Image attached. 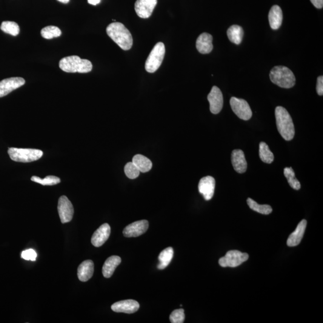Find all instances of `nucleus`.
Listing matches in <instances>:
<instances>
[{
    "label": "nucleus",
    "instance_id": "f257e3e1",
    "mask_svg": "<svg viewBox=\"0 0 323 323\" xmlns=\"http://www.w3.org/2000/svg\"><path fill=\"white\" fill-rule=\"evenodd\" d=\"M107 35L115 42L122 49L129 50L132 48L133 38L125 25L121 22L111 23L106 29Z\"/></svg>",
    "mask_w": 323,
    "mask_h": 323
},
{
    "label": "nucleus",
    "instance_id": "f03ea898",
    "mask_svg": "<svg viewBox=\"0 0 323 323\" xmlns=\"http://www.w3.org/2000/svg\"><path fill=\"white\" fill-rule=\"evenodd\" d=\"M277 127L280 135L286 141L293 139L295 134L292 118L285 108L278 106L276 108Z\"/></svg>",
    "mask_w": 323,
    "mask_h": 323
},
{
    "label": "nucleus",
    "instance_id": "7ed1b4c3",
    "mask_svg": "<svg viewBox=\"0 0 323 323\" xmlns=\"http://www.w3.org/2000/svg\"><path fill=\"white\" fill-rule=\"evenodd\" d=\"M59 66L66 73H88L92 70V64L90 61L74 55L65 57L60 60Z\"/></svg>",
    "mask_w": 323,
    "mask_h": 323
},
{
    "label": "nucleus",
    "instance_id": "20e7f679",
    "mask_svg": "<svg viewBox=\"0 0 323 323\" xmlns=\"http://www.w3.org/2000/svg\"><path fill=\"white\" fill-rule=\"evenodd\" d=\"M270 77L274 84L282 88L289 89L296 84V77L292 71L282 65L274 67L270 71Z\"/></svg>",
    "mask_w": 323,
    "mask_h": 323
},
{
    "label": "nucleus",
    "instance_id": "39448f33",
    "mask_svg": "<svg viewBox=\"0 0 323 323\" xmlns=\"http://www.w3.org/2000/svg\"><path fill=\"white\" fill-rule=\"evenodd\" d=\"M8 154L13 161L28 163L41 159L44 152L41 150L32 149V148L11 147L8 148Z\"/></svg>",
    "mask_w": 323,
    "mask_h": 323
},
{
    "label": "nucleus",
    "instance_id": "423d86ee",
    "mask_svg": "<svg viewBox=\"0 0 323 323\" xmlns=\"http://www.w3.org/2000/svg\"><path fill=\"white\" fill-rule=\"evenodd\" d=\"M165 55V45L162 42H159L151 51L150 55L145 62V68L148 73L156 72L161 67L164 61Z\"/></svg>",
    "mask_w": 323,
    "mask_h": 323
},
{
    "label": "nucleus",
    "instance_id": "0eeeda50",
    "mask_svg": "<svg viewBox=\"0 0 323 323\" xmlns=\"http://www.w3.org/2000/svg\"><path fill=\"white\" fill-rule=\"evenodd\" d=\"M248 258L249 256L247 253L238 250H231L219 259V264L223 268H236L247 261Z\"/></svg>",
    "mask_w": 323,
    "mask_h": 323
},
{
    "label": "nucleus",
    "instance_id": "6e6552de",
    "mask_svg": "<svg viewBox=\"0 0 323 323\" xmlns=\"http://www.w3.org/2000/svg\"><path fill=\"white\" fill-rule=\"evenodd\" d=\"M230 104L234 113L239 119L248 121L252 117V111L251 110L249 104L245 100L237 98L236 97H231L230 100Z\"/></svg>",
    "mask_w": 323,
    "mask_h": 323
},
{
    "label": "nucleus",
    "instance_id": "1a4fd4ad",
    "mask_svg": "<svg viewBox=\"0 0 323 323\" xmlns=\"http://www.w3.org/2000/svg\"><path fill=\"white\" fill-rule=\"evenodd\" d=\"M58 211L62 224H67L73 219L74 212L73 206L66 196L60 197Z\"/></svg>",
    "mask_w": 323,
    "mask_h": 323
},
{
    "label": "nucleus",
    "instance_id": "9d476101",
    "mask_svg": "<svg viewBox=\"0 0 323 323\" xmlns=\"http://www.w3.org/2000/svg\"><path fill=\"white\" fill-rule=\"evenodd\" d=\"M207 99L210 102L211 112L214 114H219L224 106V96L218 87L214 86L208 94Z\"/></svg>",
    "mask_w": 323,
    "mask_h": 323
},
{
    "label": "nucleus",
    "instance_id": "9b49d317",
    "mask_svg": "<svg viewBox=\"0 0 323 323\" xmlns=\"http://www.w3.org/2000/svg\"><path fill=\"white\" fill-rule=\"evenodd\" d=\"M25 84V81L22 77H11L2 80L0 82V98L7 95Z\"/></svg>",
    "mask_w": 323,
    "mask_h": 323
},
{
    "label": "nucleus",
    "instance_id": "f8f14e48",
    "mask_svg": "<svg viewBox=\"0 0 323 323\" xmlns=\"http://www.w3.org/2000/svg\"><path fill=\"white\" fill-rule=\"evenodd\" d=\"M157 3L158 0H137L135 3L137 15L142 19L150 18Z\"/></svg>",
    "mask_w": 323,
    "mask_h": 323
},
{
    "label": "nucleus",
    "instance_id": "ddd939ff",
    "mask_svg": "<svg viewBox=\"0 0 323 323\" xmlns=\"http://www.w3.org/2000/svg\"><path fill=\"white\" fill-rule=\"evenodd\" d=\"M215 186L216 181L213 177L207 176L200 180L198 185L199 191L204 196L206 201H210L212 199Z\"/></svg>",
    "mask_w": 323,
    "mask_h": 323
},
{
    "label": "nucleus",
    "instance_id": "4468645a",
    "mask_svg": "<svg viewBox=\"0 0 323 323\" xmlns=\"http://www.w3.org/2000/svg\"><path fill=\"white\" fill-rule=\"evenodd\" d=\"M148 228V221L146 220H142L128 225L123 231V233L127 238L137 237L144 234L147 231Z\"/></svg>",
    "mask_w": 323,
    "mask_h": 323
},
{
    "label": "nucleus",
    "instance_id": "2eb2a0df",
    "mask_svg": "<svg viewBox=\"0 0 323 323\" xmlns=\"http://www.w3.org/2000/svg\"><path fill=\"white\" fill-rule=\"evenodd\" d=\"M139 308L138 302L132 299L117 302L111 305V310L115 313L133 314L137 312Z\"/></svg>",
    "mask_w": 323,
    "mask_h": 323
},
{
    "label": "nucleus",
    "instance_id": "dca6fc26",
    "mask_svg": "<svg viewBox=\"0 0 323 323\" xmlns=\"http://www.w3.org/2000/svg\"><path fill=\"white\" fill-rule=\"evenodd\" d=\"M111 228L107 224H103L93 234L91 242L93 246L99 247L107 241L110 235Z\"/></svg>",
    "mask_w": 323,
    "mask_h": 323
},
{
    "label": "nucleus",
    "instance_id": "f3484780",
    "mask_svg": "<svg viewBox=\"0 0 323 323\" xmlns=\"http://www.w3.org/2000/svg\"><path fill=\"white\" fill-rule=\"evenodd\" d=\"M231 161L233 169L237 173L242 174L246 172L247 163L242 150H234L231 154Z\"/></svg>",
    "mask_w": 323,
    "mask_h": 323
},
{
    "label": "nucleus",
    "instance_id": "a211bd4d",
    "mask_svg": "<svg viewBox=\"0 0 323 323\" xmlns=\"http://www.w3.org/2000/svg\"><path fill=\"white\" fill-rule=\"evenodd\" d=\"M213 36L211 34L204 33L196 40V47L199 53L208 54L213 49Z\"/></svg>",
    "mask_w": 323,
    "mask_h": 323
},
{
    "label": "nucleus",
    "instance_id": "6ab92c4d",
    "mask_svg": "<svg viewBox=\"0 0 323 323\" xmlns=\"http://www.w3.org/2000/svg\"><path fill=\"white\" fill-rule=\"evenodd\" d=\"M307 222L306 220H302L297 227L296 230L288 236L287 244L288 247H295L301 243L303 236H304Z\"/></svg>",
    "mask_w": 323,
    "mask_h": 323
},
{
    "label": "nucleus",
    "instance_id": "aec40b11",
    "mask_svg": "<svg viewBox=\"0 0 323 323\" xmlns=\"http://www.w3.org/2000/svg\"><path fill=\"white\" fill-rule=\"evenodd\" d=\"M94 264L91 260L83 262L77 270V276L80 281L87 282L93 276Z\"/></svg>",
    "mask_w": 323,
    "mask_h": 323
},
{
    "label": "nucleus",
    "instance_id": "412c9836",
    "mask_svg": "<svg viewBox=\"0 0 323 323\" xmlns=\"http://www.w3.org/2000/svg\"><path fill=\"white\" fill-rule=\"evenodd\" d=\"M268 18L271 28L274 30L279 29L282 25L283 19L281 7L277 5H273L269 13Z\"/></svg>",
    "mask_w": 323,
    "mask_h": 323
},
{
    "label": "nucleus",
    "instance_id": "4be33fe9",
    "mask_svg": "<svg viewBox=\"0 0 323 323\" xmlns=\"http://www.w3.org/2000/svg\"><path fill=\"white\" fill-rule=\"evenodd\" d=\"M122 260L118 256H112L106 260L102 267V274L105 278H110L117 267L121 264Z\"/></svg>",
    "mask_w": 323,
    "mask_h": 323
},
{
    "label": "nucleus",
    "instance_id": "5701e85b",
    "mask_svg": "<svg viewBox=\"0 0 323 323\" xmlns=\"http://www.w3.org/2000/svg\"><path fill=\"white\" fill-rule=\"evenodd\" d=\"M229 40L236 45L241 44L244 36V30L239 25H233L229 28L227 31Z\"/></svg>",
    "mask_w": 323,
    "mask_h": 323
},
{
    "label": "nucleus",
    "instance_id": "b1692460",
    "mask_svg": "<svg viewBox=\"0 0 323 323\" xmlns=\"http://www.w3.org/2000/svg\"><path fill=\"white\" fill-rule=\"evenodd\" d=\"M133 162L138 168L140 172L147 173L152 168V162L149 159L141 154H137L133 159Z\"/></svg>",
    "mask_w": 323,
    "mask_h": 323
},
{
    "label": "nucleus",
    "instance_id": "393cba45",
    "mask_svg": "<svg viewBox=\"0 0 323 323\" xmlns=\"http://www.w3.org/2000/svg\"><path fill=\"white\" fill-rule=\"evenodd\" d=\"M173 256L174 250L172 247H168L163 250L158 257V268L159 270H164L167 268L172 261Z\"/></svg>",
    "mask_w": 323,
    "mask_h": 323
},
{
    "label": "nucleus",
    "instance_id": "a878e982",
    "mask_svg": "<svg viewBox=\"0 0 323 323\" xmlns=\"http://www.w3.org/2000/svg\"><path fill=\"white\" fill-rule=\"evenodd\" d=\"M259 156L262 161L267 164H271L274 161V154L265 142L259 144Z\"/></svg>",
    "mask_w": 323,
    "mask_h": 323
},
{
    "label": "nucleus",
    "instance_id": "bb28decb",
    "mask_svg": "<svg viewBox=\"0 0 323 323\" xmlns=\"http://www.w3.org/2000/svg\"><path fill=\"white\" fill-rule=\"evenodd\" d=\"M247 204L251 210L256 211L257 213L265 214V215H268L273 211V208L270 205H260L251 198L247 199Z\"/></svg>",
    "mask_w": 323,
    "mask_h": 323
},
{
    "label": "nucleus",
    "instance_id": "cd10ccee",
    "mask_svg": "<svg viewBox=\"0 0 323 323\" xmlns=\"http://www.w3.org/2000/svg\"><path fill=\"white\" fill-rule=\"evenodd\" d=\"M0 29L4 33L13 36H18L20 32L18 24L12 21L2 22Z\"/></svg>",
    "mask_w": 323,
    "mask_h": 323
},
{
    "label": "nucleus",
    "instance_id": "c85d7f7f",
    "mask_svg": "<svg viewBox=\"0 0 323 323\" xmlns=\"http://www.w3.org/2000/svg\"><path fill=\"white\" fill-rule=\"evenodd\" d=\"M284 174L288 184L294 190H298L301 188V185L298 179H296L295 174H294L293 168L291 167L285 168L284 170Z\"/></svg>",
    "mask_w": 323,
    "mask_h": 323
},
{
    "label": "nucleus",
    "instance_id": "c756f323",
    "mask_svg": "<svg viewBox=\"0 0 323 323\" xmlns=\"http://www.w3.org/2000/svg\"><path fill=\"white\" fill-rule=\"evenodd\" d=\"M61 31L55 26H47L41 30V35L46 39H52L61 36Z\"/></svg>",
    "mask_w": 323,
    "mask_h": 323
},
{
    "label": "nucleus",
    "instance_id": "7c9ffc66",
    "mask_svg": "<svg viewBox=\"0 0 323 323\" xmlns=\"http://www.w3.org/2000/svg\"><path fill=\"white\" fill-rule=\"evenodd\" d=\"M31 181L43 185H53L58 184L61 182V179L54 176H48L44 179L37 176H33L31 177Z\"/></svg>",
    "mask_w": 323,
    "mask_h": 323
},
{
    "label": "nucleus",
    "instance_id": "2f4dec72",
    "mask_svg": "<svg viewBox=\"0 0 323 323\" xmlns=\"http://www.w3.org/2000/svg\"><path fill=\"white\" fill-rule=\"evenodd\" d=\"M126 176L130 179H135L139 175L140 171L133 162H128L125 167Z\"/></svg>",
    "mask_w": 323,
    "mask_h": 323
},
{
    "label": "nucleus",
    "instance_id": "473e14b6",
    "mask_svg": "<svg viewBox=\"0 0 323 323\" xmlns=\"http://www.w3.org/2000/svg\"><path fill=\"white\" fill-rule=\"evenodd\" d=\"M171 323H183L185 320V310L184 309H179L173 311L170 316Z\"/></svg>",
    "mask_w": 323,
    "mask_h": 323
},
{
    "label": "nucleus",
    "instance_id": "72a5a7b5",
    "mask_svg": "<svg viewBox=\"0 0 323 323\" xmlns=\"http://www.w3.org/2000/svg\"><path fill=\"white\" fill-rule=\"evenodd\" d=\"M37 256V253L33 249L25 250L21 254L22 258L27 261H36Z\"/></svg>",
    "mask_w": 323,
    "mask_h": 323
},
{
    "label": "nucleus",
    "instance_id": "f704fd0d",
    "mask_svg": "<svg viewBox=\"0 0 323 323\" xmlns=\"http://www.w3.org/2000/svg\"><path fill=\"white\" fill-rule=\"evenodd\" d=\"M316 90L320 96L323 95V76H319L317 78Z\"/></svg>",
    "mask_w": 323,
    "mask_h": 323
},
{
    "label": "nucleus",
    "instance_id": "c9c22d12",
    "mask_svg": "<svg viewBox=\"0 0 323 323\" xmlns=\"http://www.w3.org/2000/svg\"><path fill=\"white\" fill-rule=\"evenodd\" d=\"M311 3L317 8H322L323 7V0H310Z\"/></svg>",
    "mask_w": 323,
    "mask_h": 323
},
{
    "label": "nucleus",
    "instance_id": "e433bc0d",
    "mask_svg": "<svg viewBox=\"0 0 323 323\" xmlns=\"http://www.w3.org/2000/svg\"><path fill=\"white\" fill-rule=\"evenodd\" d=\"M101 0H88V3L93 5H96L99 3Z\"/></svg>",
    "mask_w": 323,
    "mask_h": 323
},
{
    "label": "nucleus",
    "instance_id": "4c0bfd02",
    "mask_svg": "<svg viewBox=\"0 0 323 323\" xmlns=\"http://www.w3.org/2000/svg\"><path fill=\"white\" fill-rule=\"evenodd\" d=\"M58 1L62 2V3L67 4L69 2L70 0H58Z\"/></svg>",
    "mask_w": 323,
    "mask_h": 323
}]
</instances>
